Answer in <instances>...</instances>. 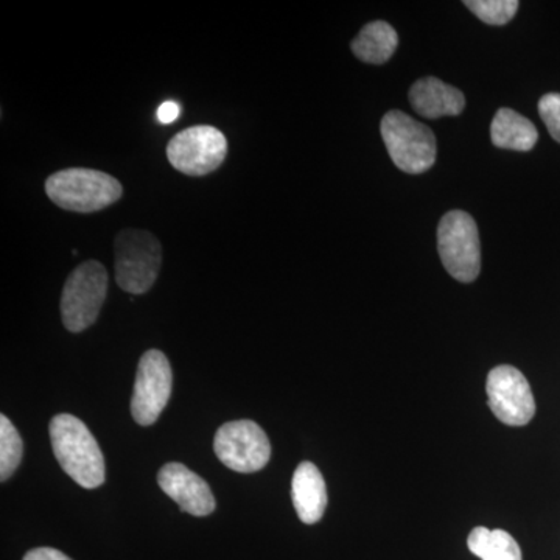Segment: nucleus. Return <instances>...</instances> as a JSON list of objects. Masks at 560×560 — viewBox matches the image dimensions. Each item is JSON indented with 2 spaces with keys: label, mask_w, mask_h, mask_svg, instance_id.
<instances>
[{
  "label": "nucleus",
  "mask_w": 560,
  "mask_h": 560,
  "mask_svg": "<svg viewBox=\"0 0 560 560\" xmlns=\"http://www.w3.org/2000/svg\"><path fill=\"white\" fill-rule=\"evenodd\" d=\"M50 440L62 470L84 489L105 482V458L90 429L75 416H55L50 422Z\"/></svg>",
  "instance_id": "1"
},
{
  "label": "nucleus",
  "mask_w": 560,
  "mask_h": 560,
  "mask_svg": "<svg viewBox=\"0 0 560 560\" xmlns=\"http://www.w3.org/2000/svg\"><path fill=\"white\" fill-rule=\"evenodd\" d=\"M46 194L58 208L91 213L109 208L124 195L114 176L92 168H65L46 180Z\"/></svg>",
  "instance_id": "2"
},
{
  "label": "nucleus",
  "mask_w": 560,
  "mask_h": 560,
  "mask_svg": "<svg viewBox=\"0 0 560 560\" xmlns=\"http://www.w3.org/2000/svg\"><path fill=\"white\" fill-rule=\"evenodd\" d=\"M390 161L401 172L418 175L430 171L436 161V138L433 131L401 110H389L381 125Z\"/></svg>",
  "instance_id": "3"
},
{
  "label": "nucleus",
  "mask_w": 560,
  "mask_h": 560,
  "mask_svg": "<svg viewBox=\"0 0 560 560\" xmlns=\"http://www.w3.org/2000/svg\"><path fill=\"white\" fill-rule=\"evenodd\" d=\"M116 280L131 294L147 293L156 282L162 264L160 241L149 231L124 230L114 241Z\"/></svg>",
  "instance_id": "4"
},
{
  "label": "nucleus",
  "mask_w": 560,
  "mask_h": 560,
  "mask_svg": "<svg viewBox=\"0 0 560 560\" xmlns=\"http://www.w3.org/2000/svg\"><path fill=\"white\" fill-rule=\"evenodd\" d=\"M108 291V272L101 261L88 260L70 272L61 296L66 329L80 334L98 319Z\"/></svg>",
  "instance_id": "5"
},
{
  "label": "nucleus",
  "mask_w": 560,
  "mask_h": 560,
  "mask_svg": "<svg viewBox=\"0 0 560 560\" xmlns=\"http://www.w3.org/2000/svg\"><path fill=\"white\" fill-rule=\"evenodd\" d=\"M438 250L448 275L469 283L480 276L481 243L478 226L469 213L452 210L438 228Z\"/></svg>",
  "instance_id": "6"
},
{
  "label": "nucleus",
  "mask_w": 560,
  "mask_h": 560,
  "mask_svg": "<svg viewBox=\"0 0 560 560\" xmlns=\"http://www.w3.org/2000/svg\"><path fill=\"white\" fill-rule=\"evenodd\" d=\"M228 154V140L209 125L187 128L173 136L167 145V158L176 171L189 176H205L215 172Z\"/></svg>",
  "instance_id": "7"
},
{
  "label": "nucleus",
  "mask_w": 560,
  "mask_h": 560,
  "mask_svg": "<svg viewBox=\"0 0 560 560\" xmlns=\"http://www.w3.org/2000/svg\"><path fill=\"white\" fill-rule=\"evenodd\" d=\"M213 448L224 466L241 474L259 471L271 458L270 440L253 420H234L221 425Z\"/></svg>",
  "instance_id": "8"
},
{
  "label": "nucleus",
  "mask_w": 560,
  "mask_h": 560,
  "mask_svg": "<svg viewBox=\"0 0 560 560\" xmlns=\"http://www.w3.org/2000/svg\"><path fill=\"white\" fill-rule=\"evenodd\" d=\"M172 382L171 363L161 350L151 349L140 357L131 399V415L139 425H153L160 419L171 399Z\"/></svg>",
  "instance_id": "9"
},
{
  "label": "nucleus",
  "mask_w": 560,
  "mask_h": 560,
  "mask_svg": "<svg viewBox=\"0 0 560 560\" xmlns=\"http://www.w3.org/2000/svg\"><path fill=\"white\" fill-rule=\"evenodd\" d=\"M488 404L497 419L511 427H523L536 415V401L525 375L514 366L493 368L488 375Z\"/></svg>",
  "instance_id": "10"
},
{
  "label": "nucleus",
  "mask_w": 560,
  "mask_h": 560,
  "mask_svg": "<svg viewBox=\"0 0 560 560\" xmlns=\"http://www.w3.org/2000/svg\"><path fill=\"white\" fill-rule=\"evenodd\" d=\"M160 488L175 500L180 511L195 517H206L215 511L217 503L208 482L179 463L165 464L158 475Z\"/></svg>",
  "instance_id": "11"
},
{
  "label": "nucleus",
  "mask_w": 560,
  "mask_h": 560,
  "mask_svg": "<svg viewBox=\"0 0 560 560\" xmlns=\"http://www.w3.org/2000/svg\"><path fill=\"white\" fill-rule=\"evenodd\" d=\"M408 97L412 109L425 119L459 116L466 106L463 92L434 77L416 81Z\"/></svg>",
  "instance_id": "12"
},
{
  "label": "nucleus",
  "mask_w": 560,
  "mask_h": 560,
  "mask_svg": "<svg viewBox=\"0 0 560 560\" xmlns=\"http://www.w3.org/2000/svg\"><path fill=\"white\" fill-rule=\"evenodd\" d=\"M291 499L305 525H313L323 518L327 508V488L323 474L315 464L305 460L298 466L291 481Z\"/></svg>",
  "instance_id": "13"
},
{
  "label": "nucleus",
  "mask_w": 560,
  "mask_h": 560,
  "mask_svg": "<svg viewBox=\"0 0 560 560\" xmlns=\"http://www.w3.org/2000/svg\"><path fill=\"white\" fill-rule=\"evenodd\" d=\"M490 138L499 149L529 151L536 145L539 132L533 121L517 110L501 108L490 125Z\"/></svg>",
  "instance_id": "14"
},
{
  "label": "nucleus",
  "mask_w": 560,
  "mask_h": 560,
  "mask_svg": "<svg viewBox=\"0 0 560 560\" xmlns=\"http://www.w3.org/2000/svg\"><path fill=\"white\" fill-rule=\"evenodd\" d=\"M399 44L397 32L385 21H374L361 28L352 40L353 55L370 65H383L393 57Z\"/></svg>",
  "instance_id": "15"
},
{
  "label": "nucleus",
  "mask_w": 560,
  "mask_h": 560,
  "mask_svg": "<svg viewBox=\"0 0 560 560\" xmlns=\"http://www.w3.org/2000/svg\"><path fill=\"white\" fill-rule=\"evenodd\" d=\"M467 547L482 560H522V550L510 533L478 526L471 530Z\"/></svg>",
  "instance_id": "16"
},
{
  "label": "nucleus",
  "mask_w": 560,
  "mask_h": 560,
  "mask_svg": "<svg viewBox=\"0 0 560 560\" xmlns=\"http://www.w3.org/2000/svg\"><path fill=\"white\" fill-rule=\"evenodd\" d=\"M22 440L20 431L7 416H0V480L7 481L20 467Z\"/></svg>",
  "instance_id": "17"
},
{
  "label": "nucleus",
  "mask_w": 560,
  "mask_h": 560,
  "mask_svg": "<svg viewBox=\"0 0 560 560\" xmlns=\"http://www.w3.org/2000/svg\"><path fill=\"white\" fill-rule=\"evenodd\" d=\"M467 7L482 22L489 25L508 24L517 13V0H466Z\"/></svg>",
  "instance_id": "18"
},
{
  "label": "nucleus",
  "mask_w": 560,
  "mask_h": 560,
  "mask_svg": "<svg viewBox=\"0 0 560 560\" xmlns=\"http://www.w3.org/2000/svg\"><path fill=\"white\" fill-rule=\"evenodd\" d=\"M539 114L541 120L547 125L551 138L560 143V94L551 92L544 95L539 102Z\"/></svg>",
  "instance_id": "19"
},
{
  "label": "nucleus",
  "mask_w": 560,
  "mask_h": 560,
  "mask_svg": "<svg viewBox=\"0 0 560 560\" xmlns=\"http://www.w3.org/2000/svg\"><path fill=\"white\" fill-rule=\"evenodd\" d=\"M24 560H72L65 552L55 550V548H35L24 556Z\"/></svg>",
  "instance_id": "20"
},
{
  "label": "nucleus",
  "mask_w": 560,
  "mask_h": 560,
  "mask_svg": "<svg viewBox=\"0 0 560 560\" xmlns=\"http://www.w3.org/2000/svg\"><path fill=\"white\" fill-rule=\"evenodd\" d=\"M180 114V106L176 102L162 103L160 109H158V120L161 124H173L178 119Z\"/></svg>",
  "instance_id": "21"
}]
</instances>
